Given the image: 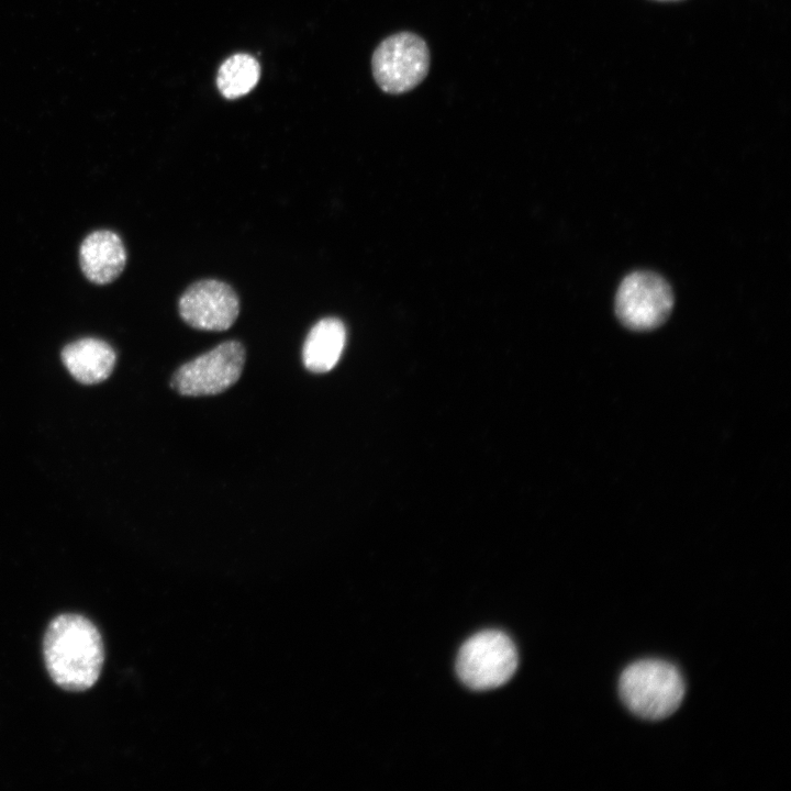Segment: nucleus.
Returning a JSON list of instances; mask_svg holds the SVG:
<instances>
[{
  "mask_svg": "<svg viewBox=\"0 0 791 791\" xmlns=\"http://www.w3.org/2000/svg\"><path fill=\"white\" fill-rule=\"evenodd\" d=\"M43 655L47 672L58 687L83 691L100 676L104 648L99 630L89 619L65 613L49 623Z\"/></svg>",
  "mask_w": 791,
  "mask_h": 791,
  "instance_id": "obj_1",
  "label": "nucleus"
},
{
  "mask_svg": "<svg viewBox=\"0 0 791 791\" xmlns=\"http://www.w3.org/2000/svg\"><path fill=\"white\" fill-rule=\"evenodd\" d=\"M686 691L678 668L661 659H642L628 665L620 676L619 692L635 715L658 721L671 715Z\"/></svg>",
  "mask_w": 791,
  "mask_h": 791,
  "instance_id": "obj_2",
  "label": "nucleus"
},
{
  "mask_svg": "<svg viewBox=\"0 0 791 791\" xmlns=\"http://www.w3.org/2000/svg\"><path fill=\"white\" fill-rule=\"evenodd\" d=\"M430 66L426 42L410 31L386 37L371 56L374 79L389 94H402L416 88L426 78Z\"/></svg>",
  "mask_w": 791,
  "mask_h": 791,
  "instance_id": "obj_3",
  "label": "nucleus"
},
{
  "mask_svg": "<svg viewBox=\"0 0 791 791\" xmlns=\"http://www.w3.org/2000/svg\"><path fill=\"white\" fill-rule=\"evenodd\" d=\"M517 667V653L511 638L500 631H483L460 648L456 670L470 689L489 690L508 682Z\"/></svg>",
  "mask_w": 791,
  "mask_h": 791,
  "instance_id": "obj_4",
  "label": "nucleus"
},
{
  "mask_svg": "<svg viewBox=\"0 0 791 791\" xmlns=\"http://www.w3.org/2000/svg\"><path fill=\"white\" fill-rule=\"evenodd\" d=\"M673 307L669 283L651 271H635L621 282L615 296V313L626 327L648 331L661 325Z\"/></svg>",
  "mask_w": 791,
  "mask_h": 791,
  "instance_id": "obj_5",
  "label": "nucleus"
},
{
  "mask_svg": "<svg viewBox=\"0 0 791 791\" xmlns=\"http://www.w3.org/2000/svg\"><path fill=\"white\" fill-rule=\"evenodd\" d=\"M244 363V346L226 341L182 365L174 375L171 387L182 396L218 394L238 380Z\"/></svg>",
  "mask_w": 791,
  "mask_h": 791,
  "instance_id": "obj_6",
  "label": "nucleus"
},
{
  "mask_svg": "<svg viewBox=\"0 0 791 791\" xmlns=\"http://www.w3.org/2000/svg\"><path fill=\"white\" fill-rule=\"evenodd\" d=\"M178 311L181 319L193 328L221 332L236 321L239 300L226 282L204 279L186 289L179 299Z\"/></svg>",
  "mask_w": 791,
  "mask_h": 791,
  "instance_id": "obj_7",
  "label": "nucleus"
},
{
  "mask_svg": "<svg viewBox=\"0 0 791 791\" xmlns=\"http://www.w3.org/2000/svg\"><path fill=\"white\" fill-rule=\"evenodd\" d=\"M79 261L88 280L107 285L122 274L126 264V250L116 233L99 230L90 233L81 243Z\"/></svg>",
  "mask_w": 791,
  "mask_h": 791,
  "instance_id": "obj_8",
  "label": "nucleus"
},
{
  "mask_svg": "<svg viewBox=\"0 0 791 791\" xmlns=\"http://www.w3.org/2000/svg\"><path fill=\"white\" fill-rule=\"evenodd\" d=\"M62 359L75 379L92 385L110 376L115 364V352L104 341L87 337L65 346Z\"/></svg>",
  "mask_w": 791,
  "mask_h": 791,
  "instance_id": "obj_9",
  "label": "nucleus"
},
{
  "mask_svg": "<svg viewBox=\"0 0 791 791\" xmlns=\"http://www.w3.org/2000/svg\"><path fill=\"white\" fill-rule=\"evenodd\" d=\"M346 343V328L336 317L320 320L310 330L302 348L307 369L323 374L338 363Z\"/></svg>",
  "mask_w": 791,
  "mask_h": 791,
  "instance_id": "obj_10",
  "label": "nucleus"
},
{
  "mask_svg": "<svg viewBox=\"0 0 791 791\" xmlns=\"http://www.w3.org/2000/svg\"><path fill=\"white\" fill-rule=\"evenodd\" d=\"M259 75L260 68L254 57L235 54L220 67L216 77L218 88L225 98H238L255 87Z\"/></svg>",
  "mask_w": 791,
  "mask_h": 791,
  "instance_id": "obj_11",
  "label": "nucleus"
},
{
  "mask_svg": "<svg viewBox=\"0 0 791 791\" xmlns=\"http://www.w3.org/2000/svg\"><path fill=\"white\" fill-rule=\"evenodd\" d=\"M661 1H670V0H661Z\"/></svg>",
  "mask_w": 791,
  "mask_h": 791,
  "instance_id": "obj_12",
  "label": "nucleus"
}]
</instances>
